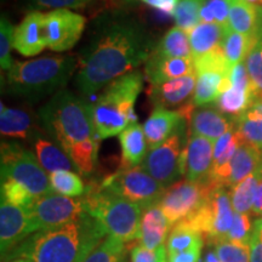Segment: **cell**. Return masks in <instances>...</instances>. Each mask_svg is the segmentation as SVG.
<instances>
[{
    "label": "cell",
    "mask_w": 262,
    "mask_h": 262,
    "mask_svg": "<svg viewBox=\"0 0 262 262\" xmlns=\"http://www.w3.org/2000/svg\"><path fill=\"white\" fill-rule=\"evenodd\" d=\"M143 88V74L133 71L117 78L91 104L95 129L100 140L119 135L130 124L137 123L135 103Z\"/></svg>",
    "instance_id": "cell-4"
},
{
    "label": "cell",
    "mask_w": 262,
    "mask_h": 262,
    "mask_svg": "<svg viewBox=\"0 0 262 262\" xmlns=\"http://www.w3.org/2000/svg\"><path fill=\"white\" fill-rule=\"evenodd\" d=\"M145 73L149 85L162 84L195 73L193 58L159 57L150 55L145 66Z\"/></svg>",
    "instance_id": "cell-20"
},
{
    "label": "cell",
    "mask_w": 262,
    "mask_h": 262,
    "mask_svg": "<svg viewBox=\"0 0 262 262\" xmlns=\"http://www.w3.org/2000/svg\"><path fill=\"white\" fill-rule=\"evenodd\" d=\"M44 17L45 14L34 10L22 19L14 33V49L16 51L29 57L40 54L48 48Z\"/></svg>",
    "instance_id": "cell-16"
},
{
    "label": "cell",
    "mask_w": 262,
    "mask_h": 262,
    "mask_svg": "<svg viewBox=\"0 0 262 262\" xmlns=\"http://www.w3.org/2000/svg\"><path fill=\"white\" fill-rule=\"evenodd\" d=\"M193 64H194L195 74L204 73V72H217L224 74L225 77H229L231 74V68L226 60L222 44L201 57L193 58Z\"/></svg>",
    "instance_id": "cell-36"
},
{
    "label": "cell",
    "mask_w": 262,
    "mask_h": 262,
    "mask_svg": "<svg viewBox=\"0 0 262 262\" xmlns=\"http://www.w3.org/2000/svg\"><path fill=\"white\" fill-rule=\"evenodd\" d=\"M123 262H125V261H123Z\"/></svg>",
    "instance_id": "cell-57"
},
{
    "label": "cell",
    "mask_w": 262,
    "mask_h": 262,
    "mask_svg": "<svg viewBox=\"0 0 262 262\" xmlns=\"http://www.w3.org/2000/svg\"><path fill=\"white\" fill-rule=\"evenodd\" d=\"M214 141L204 136L191 135L185 148L186 180L202 182L209 178L214 163Z\"/></svg>",
    "instance_id": "cell-15"
},
{
    "label": "cell",
    "mask_w": 262,
    "mask_h": 262,
    "mask_svg": "<svg viewBox=\"0 0 262 262\" xmlns=\"http://www.w3.org/2000/svg\"><path fill=\"white\" fill-rule=\"evenodd\" d=\"M176 26L186 33L195 28L201 21V9L196 0H179L175 12H173Z\"/></svg>",
    "instance_id": "cell-39"
},
{
    "label": "cell",
    "mask_w": 262,
    "mask_h": 262,
    "mask_svg": "<svg viewBox=\"0 0 262 262\" xmlns=\"http://www.w3.org/2000/svg\"><path fill=\"white\" fill-rule=\"evenodd\" d=\"M114 4L118 6H123V5H131L134 3L139 2V0H112Z\"/></svg>",
    "instance_id": "cell-54"
},
{
    "label": "cell",
    "mask_w": 262,
    "mask_h": 262,
    "mask_svg": "<svg viewBox=\"0 0 262 262\" xmlns=\"http://www.w3.org/2000/svg\"><path fill=\"white\" fill-rule=\"evenodd\" d=\"M203 247L193 248L182 253L168 255V262H199Z\"/></svg>",
    "instance_id": "cell-48"
},
{
    "label": "cell",
    "mask_w": 262,
    "mask_h": 262,
    "mask_svg": "<svg viewBox=\"0 0 262 262\" xmlns=\"http://www.w3.org/2000/svg\"><path fill=\"white\" fill-rule=\"evenodd\" d=\"M234 214L227 187L216 186L204 204L183 221L199 232L204 238V242L215 245L227 237L233 224Z\"/></svg>",
    "instance_id": "cell-8"
},
{
    "label": "cell",
    "mask_w": 262,
    "mask_h": 262,
    "mask_svg": "<svg viewBox=\"0 0 262 262\" xmlns=\"http://www.w3.org/2000/svg\"><path fill=\"white\" fill-rule=\"evenodd\" d=\"M47 45L52 51L71 50L80 40L86 27V18L67 9H56L44 17Z\"/></svg>",
    "instance_id": "cell-13"
},
{
    "label": "cell",
    "mask_w": 262,
    "mask_h": 262,
    "mask_svg": "<svg viewBox=\"0 0 262 262\" xmlns=\"http://www.w3.org/2000/svg\"><path fill=\"white\" fill-rule=\"evenodd\" d=\"M251 107H254L255 110L260 111L262 113V98H256V100H254L253 104H251Z\"/></svg>",
    "instance_id": "cell-55"
},
{
    "label": "cell",
    "mask_w": 262,
    "mask_h": 262,
    "mask_svg": "<svg viewBox=\"0 0 262 262\" xmlns=\"http://www.w3.org/2000/svg\"><path fill=\"white\" fill-rule=\"evenodd\" d=\"M33 233H35V229L27 209L2 201L0 205L2 257H4Z\"/></svg>",
    "instance_id": "cell-14"
},
{
    "label": "cell",
    "mask_w": 262,
    "mask_h": 262,
    "mask_svg": "<svg viewBox=\"0 0 262 262\" xmlns=\"http://www.w3.org/2000/svg\"><path fill=\"white\" fill-rule=\"evenodd\" d=\"M31 145L34 149L35 157L40 163L42 169L49 173H52L58 170H70L72 171L75 168L67 153L51 140L47 139L40 130L35 131L29 137Z\"/></svg>",
    "instance_id": "cell-21"
},
{
    "label": "cell",
    "mask_w": 262,
    "mask_h": 262,
    "mask_svg": "<svg viewBox=\"0 0 262 262\" xmlns=\"http://www.w3.org/2000/svg\"><path fill=\"white\" fill-rule=\"evenodd\" d=\"M38 117L47 135L67 153L79 173L91 175L100 147L91 104L71 91L61 90L39 110Z\"/></svg>",
    "instance_id": "cell-2"
},
{
    "label": "cell",
    "mask_w": 262,
    "mask_h": 262,
    "mask_svg": "<svg viewBox=\"0 0 262 262\" xmlns=\"http://www.w3.org/2000/svg\"><path fill=\"white\" fill-rule=\"evenodd\" d=\"M15 27L5 16L0 21V64L3 71H9L15 63L11 57V49L14 48Z\"/></svg>",
    "instance_id": "cell-43"
},
{
    "label": "cell",
    "mask_w": 262,
    "mask_h": 262,
    "mask_svg": "<svg viewBox=\"0 0 262 262\" xmlns=\"http://www.w3.org/2000/svg\"><path fill=\"white\" fill-rule=\"evenodd\" d=\"M216 186L209 178L202 182L178 181L166 188L158 206L172 227L194 214Z\"/></svg>",
    "instance_id": "cell-11"
},
{
    "label": "cell",
    "mask_w": 262,
    "mask_h": 262,
    "mask_svg": "<svg viewBox=\"0 0 262 262\" xmlns=\"http://www.w3.org/2000/svg\"><path fill=\"white\" fill-rule=\"evenodd\" d=\"M229 80H231L232 86L239 88V89H251V81L250 77H249L247 66L244 62L235 66L233 70L231 71L229 74Z\"/></svg>",
    "instance_id": "cell-47"
},
{
    "label": "cell",
    "mask_w": 262,
    "mask_h": 262,
    "mask_svg": "<svg viewBox=\"0 0 262 262\" xmlns=\"http://www.w3.org/2000/svg\"><path fill=\"white\" fill-rule=\"evenodd\" d=\"M3 262H33L31 258L25 257V256H17V257H12V258H8V260H4Z\"/></svg>",
    "instance_id": "cell-53"
},
{
    "label": "cell",
    "mask_w": 262,
    "mask_h": 262,
    "mask_svg": "<svg viewBox=\"0 0 262 262\" xmlns=\"http://www.w3.org/2000/svg\"><path fill=\"white\" fill-rule=\"evenodd\" d=\"M262 178V166L248 178L233 186L229 192L232 205L235 212L239 214H250L253 209L255 195L258 186V181Z\"/></svg>",
    "instance_id": "cell-31"
},
{
    "label": "cell",
    "mask_w": 262,
    "mask_h": 262,
    "mask_svg": "<svg viewBox=\"0 0 262 262\" xmlns=\"http://www.w3.org/2000/svg\"><path fill=\"white\" fill-rule=\"evenodd\" d=\"M25 256L33 262H84L86 255L81 241L79 221L33 233L2 260Z\"/></svg>",
    "instance_id": "cell-6"
},
{
    "label": "cell",
    "mask_w": 262,
    "mask_h": 262,
    "mask_svg": "<svg viewBox=\"0 0 262 262\" xmlns=\"http://www.w3.org/2000/svg\"><path fill=\"white\" fill-rule=\"evenodd\" d=\"M85 209L103 226L107 235L116 237L124 243L139 239L142 208L127 199L90 183L84 194Z\"/></svg>",
    "instance_id": "cell-5"
},
{
    "label": "cell",
    "mask_w": 262,
    "mask_h": 262,
    "mask_svg": "<svg viewBox=\"0 0 262 262\" xmlns=\"http://www.w3.org/2000/svg\"><path fill=\"white\" fill-rule=\"evenodd\" d=\"M101 187L140 205L142 210L158 205L166 187L153 179L142 166L120 169L107 176Z\"/></svg>",
    "instance_id": "cell-9"
},
{
    "label": "cell",
    "mask_w": 262,
    "mask_h": 262,
    "mask_svg": "<svg viewBox=\"0 0 262 262\" xmlns=\"http://www.w3.org/2000/svg\"><path fill=\"white\" fill-rule=\"evenodd\" d=\"M227 27L217 24H199L188 33L192 58L201 57L222 44Z\"/></svg>",
    "instance_id": "cell-27"
},
{
    "label": "cell",
    "mask_w": 262,
    "mask_h": 262,
    "mask_svg": "<svg viewBox=\"0 0 262 262\" xmlns=\"http://www.w3.org/2000/svg\"><path fill=\"white\" fill-rule=\"evenodd\" d=\"M262 166V149L243 142L231 162L228 187H233Z\"/></svg>",
    "instance_id": "cell-25"
},
{
    "label": "cell",
    "mask_w": 262,
    "mask_h": 262,
    "mask_svg": "<svg viewBox=\"0 0 262 262\" xmlns=\"http://www.w3.org/2000/svg\"><path fill=\"white\" fill-rule=\"evenodd\" d=\"M2 180H14L38 198L52 192L50 178L37 157L16 142L2 143Z\"/></svg>",
    "instance_id": "cell-7"
},
{
    "label": "cell",
    "mask_w": 262,
    "mask_h": 262,
    "mask_svg": "<svg viewBox=\"0 0 262 262\" xmlns=\"http://www.w3.org/2000/svg\"><path fill=\"white\" fill-rule=\"evenodd\" d=\"M186 117L180 110L157 107L143 124V131L149 149L156 148L165 142L170 136L185 125Z\"/></svg>",
    "instance_id": "cell-18"
},
{
    "label": "cell",
    "mask_w": 262,
    "mask_h": 262,
    "mask_svg": "<svg viewBox=\"0 0 262 262\" xmlns=\"http://www.w3.org/2000/svg\"><path fill=\"white\" fill-rule=\"evenodd\" d=\"M125 243L112 235L106 239L91 253L84 262H122L125 253Z\"/></svg>",
    "instance_id": "cell-37"
},
{
    "label": "cell",
    "mask_w": 262,
    "mask_h": 262,
    "mask_svg": "<svg viewBox=\"0 0 262 262\" xmlns=\"http://www.w3.org/2000/svg\"><path fill=\"white\" fill-rule=\"evenodd\" d=\"M235 129L244 142L262 149V113L250 107L235 119Z\"/></svg>",
    "instance_id": "cell-34"
},
{
    "label": "cell",
    "mask_w": 262,
    "mask_h": 262,
    "mask_svg": "<svg viewBox=\"0 0 262 262\" xmlns=\"http://www.w3.org/2000/svg\"><path fill=\"white\" fill-rule=\"evenodd\" d=\"M168 219L165 217L162 209L158 205H153L142 212L140 225L139 241L141 245L150 250H156L165 245V239H168L170 232Z\"/></svg>",
    "instance_id": "cell-22"
},
{
    "label": "cell",
    "mask_w": 262,
    "mask_h": 262,
    "mask_svg": "<svg viewBox=\"0 0 262 262\" xmlns=\"http://www.w3.org/2000/svg\"><path fill=\"white\" fill-rule=\"evenodd\" d=\"M52 192L57 194L71 196H80L85 194V186L77 173L70 170H58L49 175Z\"/></svg>",
    "instance_id": "cell-35"
},
{
    "label": "cell",
    "mask_w": 262,
    "mask_h": 262,
    "mask_svg": "<svg viewBox=\"0 0 262 262\" xmlns=\"http://www.w3.org/2000/svg\"><path fill=\"white\" fill-rule=\"evenodd\" d=\"M214 247L215 253L224 262H250V244L222 239Z\"/></svg>",
    "instance_id": "cell-40"
},
{
    "label": "cell",
    "mask_w": 262,
    "mask_h": 262,
    "mask_svg": "<svg viewBox=\"0 0 262 262\" xmlns=\"http://www.w3.org/2000/svg\"><path fill=\"white\" fill-rule=\"evenodd\" d=\"M251 216L262 217V178L258 181V186L256 189V195H255V202L250 212Z\"/></svg>",
    "instance_id": "cell-50"
},
{
    "label": "cell",
    "mask_w": 262,
    "mask_h": 262,
    "mask_svg": "<svg viewBox=\"0 0 262 262\" xmlns=\"http://www.w3.org/2000/svg\"><path fill=\"white\" fill-rule=\"evenodd\" d=\"M227 2L229 4L228 28L247 35L253 42L258 24V6L248 4L244 0H227Z\"/></svg>",
    "instance_id": "cell-26"
},
{
    "label": "cell",
    "mask_w": 262,
    "mask_h": 262,
    "mask_svg": "<svg viewBox=\"0 0 262 262\" xmlns=\"http://www.w3.org/2000/svg\"><path fill=\"white\" fill-rule=\"evenodd\" d=\"M250 262H262V243L250 241Z\"/></svg>",
    "instance_id": "cell-51"
},
{
    "label": "cell",
    "mask_w": 262,
    "mask_h": 262,
    "mask_svg": "<svg viewBox=\"0 0 262 262\" xmlns=\"http://www.w3.org/2000/svg\"><path fill=\"white\" fill-rule=\"evenodd\" d=\"M122 146V169L134 168L143 162L147 155V141L143 126L133 123L119 134Z\"/></svg>",
    "instance_id": "cell-23"
},
{
    "label": "cell",
    "mask_w": 262,
    "mask_h": 262,
    "mask_svg": "<svg viewBox=\"0 0 262 262\" xmlns=\"http://www.w3.org/2000/svg\"><path fill=\"white\" fill-rule=\"evenodd\" d=\"M187 34L188 33L179 27L169 29L157 44L153 55L159 57L192 58V50Z\"/></svg>",
    "instance_id": "cell-29"
},
{
    "label": "cell",
    "mask_w": 262,
    "mask_h": 262,
    "mask_svg": "<svg viewBox=\"0 0 262 262\" xmlns=\"http://www.w3.org/2000/svg\"><path fill=\"white\" fill-rule=\"evenodd\" d=\"M195 85V73H193L162 84L149 85L148 96L155 108H181L189 103V98L194 95Z\"/></svg>",
    "instance_id": "cell-17"
},
{
    "label": "cell",
    "mask_w": 262,
    "mask_h": 262,
    "mask_svg": "<svg viewBox=\"0 0 262 262\" xmlns=\"http://www.w3.org/2000/svg\"><path fill=\"white\" fill-rule=\"evenodd\" d=\"M253 48L254 45L250 38L232 31L228 27L226 28L224 40H222V49H224L226 60H227L231 71L235 66L243 62Z\"/></svg>",
    "instance_id": "cell-33"
},
{
    "label": "cell",
    "mask_w": 262,
    "mask_h": 262,
    "mask_svg": "<svg viewBox=\"0 0 262 262\" xmlns=\"http://www.w3.org/2000/svg\"><path fill=\"white\" fill-rule=\"evenodd\" d=\"M98 0H29V4L35 9H81Z\"/></svg>",
    "instance_id": "cell-46"
},
{
    "label": "cell",
    "mask_w": 262,
    "mask_h": 262,
    "mask_svg": "<svg viewBox=\"0 0 262 262\" xmlns=\"http://www.w3.org/2000/svg\"><path fill=\"white\" fill-rule=\"evenodd\" d=\"M27 210L35 232H40L78 221L86 209L84 196L71 198L50 192L35 198Z\"/></svg>",
    "instance_id": "cell-12"
},
{
    "label": "cell",
    "mask_w": 262,
    "mask_h": 262,
    "mask_svg": "<svg viewBox=\"0 0 262 262\" xmlns=\"http://www.w3.org/2000/svg\"><path fill=\"white\" fill-rule=\"evenodd\" d=\"M156 47L153 35L133 15L112 11L98 16L77 56L78 90L85 97L93 96L147 62Z\"/></svg>",
    "instance_id": "cell-1"
},
{
    "label": "cell",
    "mask_w": 262,
    "mask_h": 262,
    "mask_svg": "<svg viewBox=\"0 0 262 262\" xmlns=\"http://www.w3.org/2000/svg\"><path fill=\"white\" fill-rule=\"evenodd\" d=\"M244 2L253 6H262V0H244Z\"/></svg>",
    "instance_id": "cell-56"
},
{
    "label": "cell",
    "mask_w": 262,
    "mask_h": 262,
    "mask_svg": "<svg viewBox=\"0 0 262 262\" xmlns=\"http://www.w3.org/2000/svg\"><path fill=\"white\" fill-rule=\"evenodd\" d=\"M131 262H168L166 245L156 250H150L143 245H136L131 249Z\"/></svg>",
    "instance_id": "cell-45"
},
{
    "label": "cell",
    "mask_w": 262,
    "mask_h": 262,
    "mask_svg": "<svg viewBox=\"0 0 262 262\" xmlns=\"http://www.w3.org/2000/svg\"><path fill=\"white\" fill-rule=\"evenodd\" d=\"M225 75L217 72H204L198 74L192 102L194 107L214 104L221 94V83Z\"/></svg>",
    "instance_id": "cell-32"
},
{
    "label": "cell",
    "mask_w": 262,
    "mask_h": 262,
    "mask_svg": "<svg viewBox=\"0 0 262 262\" xmlns=\"http://www.w3.org/2000/svg\"><path fill=\"white\" fill-rule=\"evenodd\" d=\"M203 244H204L203 235L192 228L187 222L180 221L170 229L166 239V251L168 255H172L193 248L203 247Z\"/></svg>",
    "instance_id": "cell-30"
},
{
    "label": "cell",
    "mask_w": 262,
    "mask_h": 262,
    "mask_svg": "<svg viewBox=\"0 0 262 262\" xmlns=\"http://www.w3.org/2000/svg\"><path fill=\"white\" fill-rule=\"evenodd\" d=\"M245 66L250 77L255 100L262 98V40L258 41L249 52Z\"/></svg>",
    "instance_id": "cell-41"
},
{
    "label": "cell",
    "mask_w": 262,
    "mask_h": 262,
    "mask_svg": "<svg viewBox=\"0 0 262 262\" xmlns=\"http://www.w3.org/2000/svg\"><path fill=\"white\" fill-rule=\"evenodd\" d=\"M202 262H224V261L217 256V254L215 253V250H209L208 253L205 254L204 260Z\"/></svg>",
    "instance_id": "cell-52"
},
{
    "label": "cell",
    "mask_w": 262,
    "mask_h": 262,
    "mask_svg": "<svg viewBox=\"0 0 262 262\" xmlns=\"http://www.w3.org/2000/svg\"><path fill=\"white\" fill-rule=\"evenodd\" d=\"M77 71L78 57L72 55L15 61L6 73V93L29 102H37L63 90Z\"/></svg>",
    "instance_id": "cell-3"
},
{
    "label": "cell",
    "mask_w": 262,
    "mask_h": 262,
    "mask_svg": "<svg viewBox=\"0 0 262 262\" xmlns=\"http://www.w3.org/2000/svg\"><path fill=\"white\" fill-rule=\"evenodd\" d=\"M33 118L25 110L18 108H9L2 103V113H0V131L2 135L10 139L26 140L31 137L35 131Z\"/></svg>",
    "instance_id": "cell-24"
},
{
    "label": "cell",
    "mask_w": 262,
    "mask_h": 262,
    "mask_svg": "<svg viewBox=\"0 0 262 262\" xmlns=\"http://www.w3.org/2000/svg\"><path fill=\"white\" fill-rule=\"evenodd\" d=\"M143 4L152 6L168 16H173L176 6H178L179 0H140Z\"/></svg>",
    "instance_id": "cell-49"
},
{
    "label": "cell",
    "mask_w": 262,
    "mask_h": 262,
    "mask_svg": "<svg viewBox=\"0 0 262 262\" xmlns=\"http://www.w3.org/2000/svg\"><path fill=\"white\" fill-rule=\"evenodd\" d=\"M253 228L254 221L251 220L250 214H239V212H235L233 224H232V227L229 229L226 239L239 242V243L250 244Z\"/></svg>",
    "instance_id": "cell-44"
},
{
    "label": "cell",
    "mask_w": 262,
    "mask_h": 262,
    "mask_svg": "<svg viewBox=\"0 0 262 262\" xmlns=\"http://www.w3.org/2000/svg\"><path fill=\"white\" fill-rule=\"evenodd\" d=\"M185 125L169 137L165 142L149 149L141 166L168 188L185 175Z\"/></svg>",
    "instance_id": "cell-10"
},
{
    "label": "cell",
    "mask_w": 262,
    "mask_h": 262,
    "mask_svg": "<svg viewBox=\"0 0 262 262\" xmlns=\"http://www.w3.org/2000/svg\"><path fill=\"white\" fill-rule=\"evenodd\" d=\"M34 199L35 196H33L21 183L14 180H2V201L28 209Z\"/></svg>",
    "instance_id": "cell-42"
},
{
    "label": "cell",
    "mask_w": 262,
    "mask_h": 262,
    "mask_svg": "<svg viewBox=\"0 0 262 262\" xmlns=\"http://www.w3.org/2000/svg\"><path fill=\"white\" fill-rule=\"evenodd\" d=\"M188 123L191 135L204 136L214 142L235 127V119L226 117L216 108L210 107H201L193 111Z\"/></svg>",
    "instance_id": "cell-19"
},
{
    "label": "cell",
    "mask_w": 262,
    "mask_h": 262,
    "mask_svg": "<svg viewBox=\"0 0 262 262\" xmlns=\"http://www.w3.org/2000/svg\"><path fill=\"white\" fill-rule=\"evenodd\" d=\"M201 9L202 24H217L228 27L229 4L227 0H196Z\"/></svg>",
    "instance_id": "cell-38"
},
{
    "label": "cell",
    "mask_w": 262,
    "mask_h": 262,
    "mask_svg": "<svg viewBox=\"0 0 262 262\" xmlns=\"http://www.w3.org/2000/svg\"><path fill=\"white\" fill-rule=\"evenodd\" d=\"M254 100V93L251 89H239L231 86L219 96L214 107L225 116L237 119L251 107Z\"/></svg>",
    "instance_id": "cell-28"
}]
</instances>
